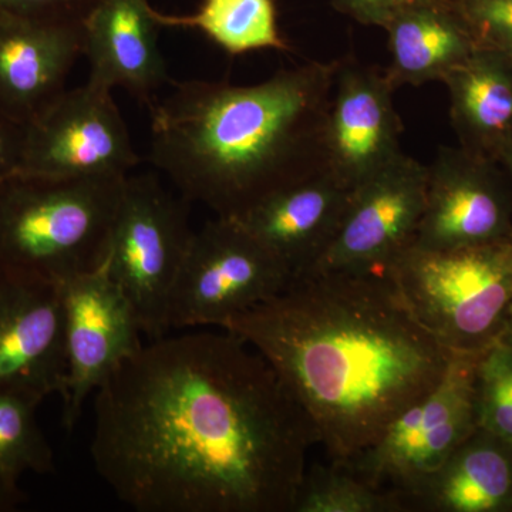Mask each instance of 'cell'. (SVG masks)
Wrapping results in <instances>:
<instances>
[{
    "instance_id": "cell-3",
    "label": "cell",
    "mask_w": 512,
    "mask_h": 512,
    "mask_svg": "<svg viewBox=\"0 0 512 512\" xmlns=\"http://www.w3.org/2000/svg\"><path fill=\"white\" fill-rule=\"evenodd\" d=\"M339 60L281 69L251 86L190 80L154 100L150 160L181 197L241 220L276 192L325 173Z\"/></svg>"
},
{
    "instance_id": "cell-17",
    "label": "cell",
    "mask_w": 512,
    "mask_h": 512,
    "mask_svg": "<svg viewBox=\"0 0 512 512\" xmlns=\"http://www.w3.org/2000/svg\"><path fill=\"white\" fill-rule=\"evenodd\" d=\"M349 188L319 173L276 192L241 220L298 279L328 251L350 198Z\"/></svg>"
},
{
    "instance_id": "cell-14",
    "label": "cell",
    "mask_w": 512,
    "mask_h": 512,
    "mask_svg": "<svg viewBox=\"0 0 512 512\" xmlns=\"http://www.w3.org/2000/svg\"><path fill=\"white\" fill-rule=\"evenodd\" d=\"M493 160L467 148H440L427 165L426 202L412 247H476L512 237L510 202Z\"/></svg>"
},
{
    "instance_id": "cell-26",
    "label": "cell",
    "mask_w": 512,
    "mask_h": 512,
    "mask_svg": "<svg viewBox=\"0 0 512 512\" xmlns=\"http://www.w3.org/2000/svg\"><path fill=\"white\" fill-rule=\"evenodd\" d=\"M451 0H330L333 8L363 26L386 29L403 10L421 5H444Z\"/></svg>"
},
{
    "instance_id": "cell-7",
    "label": "cell",
    "mask_w": 512,
    "mask_h": 512,
    "mask_svg": "<svg viewBox=\"0 0 512 512\" xmlns=\"http://www.w3.org/2000/svg\"><path fill=\"white\" fill-rule=\"evenodd\" d=\"M288 266L237 218L194 232L168 308V329L217 326L284 292Z\"/></svg>"
},
{
    "instance_id": "cell-23",
    "label": "cell",
    "mask_w": 512,
    "mask_h": 512,
    "mask_svg": "<svg viewBox=\"0 0 512 512\" xmlns=\"http://www.w3.org/2000/svg\"><path fill=\"white\" fill-rule=\"evenodd\" d=\"M400 498L330 463L306 470L292 512H404Z\"/></svg>"
},
{
    "instance_id": "cell-24",
    "label": "cell",
    "mask_w": 512,
    "mask_h": 512,
    "mask_svg": "<svg viewBox=\"0 0 512 512\" xmlns=\"http://www.w3.org/2000/svg\"><path fill=\"white\" fill-rule=\"evenodd\" d=\"M476 412L480 429L512 447V345L495 342L480 353Z\"/></svg>"
},
{
    "instance_id": "cell-29",
    "label": "cell",
    "mask_w": 512,
    "mask_h": 512,
    "mask_svg": "<svg viewBox=\"0 0 512 512\" xmlns=\"http://www.w3.org/2000/svg\"><path fill=\"white\" fill-rule=\"evenodd\" d=\"M493 161L494 163L503 165L505 173H507L508 178H510L512 185V134L501 144V147L498 148L497 153H495L493 157Z\"/></svg>"
},
{
    "instance_id": "cell-8",
    "label": "cell",
    "mask_w": 512,
    "mask_h": 512,
    "mask_svg": "<svg viewBox=\"0 0 512 512\" xmlns=\"http://www.w3.org/2000/svg\"><path fill=\"white\" fill-rule=\"evenodd\" d=\"M478 357L480 353H454L436 389L394 420L349 470L403 503L478 429Z\"/></svg>"
},
{
    "instance_id": "cell-9",
    "label": "cell",
    "mask_w": 512,
    "mask_h": 512,
    "mask_svg": "<svg viewBox=\"0 0 512 512\" xmlns=\"http://www.w3.org/2000/svg\"><path fill=\"white\" fill-rule=\"evenodd\" d=\"M113 90L87 82L66 90L26 128L19 173L46 177H128L137 156Z\"/></svg>"
},
{
    "instance_id": "cell-22",
    "label": "cell",
    "mask_w": 512,
    "mask_h": 512,
    "mask_svg": "<svg viewBox=\"0 0 512 512\" xmlns=\"http://www.w3.org/2000/svg\"><path fill=\"white\" fill-rule=\"evenodd\" d=\"M40 404L0 392V511L15 510L25 500L20 481L28 473L55 470V456L36 420Z\"/></svg>"
},
{
    "instance_id": "cell-16",
    "label": "cell",
    "mask_w": 512,
    "mask_h": 512,
    "mask_svg": "<svg viewBox=\"0 0 512 512\" xmlns=\"http://www.w3.org/2000/svg\"><path fill=\"white\" fill-rule=\"evenodd\" d=\"M160 28L148 0H97L83 19L87 82L126 89L150 106L170 82L158 45Z\"/></svg>"
},
{
    "instance_id": "cell-13",
    "label": "cell",
    "mask_w": 512,
    "mask_h": 512,
    "mask_svg": "<svg viewBox=\"0 0 512 512\" xmlns=\"http://www.w3.org/2000/svg\"><path fill=\"white\" fill-rule=\"evenodd\" d=\"M394 92L384 70L339 60L323 148L325 173L342 187L353 190L403 153Z\"/></svg>"
},
{
    "instance_id": "cell-6",
    "label": "cell",
    "mask_w": 512,
    "mask_h": 512,
    "mask_svg": "<svg viewBox=\"0 0 512 512\" xmlns=\"http://www.w3.org/2000/svg\"><path fill=\"white\" fill-rule=\"evenodd\" d=\"M188 204L154 175L127 177L106 265L151 340L170 330L171 293L194 237Z\"/></svg>"
},
{
    "instance_id": "cell-30",
    "label": "cell",
    "mask_w": 512,
    "mask_h": 512,
    "mask_svg": "<svg viewBox=\"0 0 512 512\" xmlns=\"http://www.w3.org/2000/svg\"><path fill=\"white\" fill-rule=\"evenodd\" d=\"M498 342L512 345V301L510 303V308H508L507 316H505L503 332H501V336L500 339H498Z\"/></svg>"
},
{
    "instance_id": "cell-21",
    "label": "cell",
    "mask_w": 512,
    "mask_h": 512,
    "mask_svg": "<svg viewBox=\"0 0 512 512\" xmlns=\"http://www.w3.org/2000/svg\"><path fill=\"white\" fill-rule=\"evenodd\" d=\"M156 19L161 28L198 30L231 56L291 50L279 30L275 0H202L192 15H164L156 10Z\"/></svg>"
},
{
    "instance_id": "cell-25",
    "label": "cell",
    "mask_w": 512,
    "mask_h": 512,
    "mask_svg": "<svg viewBox=\"0 0 512 512\" xmlns=\"http://www.w3.org/2000/svg\"><path fill=\"white\" fill-rule=\"evenodd\" d=\"M477 45L512 59V0H456Z\"/></svg>"
},
{
    "instance_id": "cell-18",
    "label": "cell",
    "mask_w": 512,
    "mask_h": 512,
    "mask_svg": "<svg viewBox=\"0 0 512 512\" xmlns=\"http://www.w3.org/2000/svg\"><path fill=\"white\" fill-rule=\"evenodd\" d=\"M403 504L406 511L512 510V447L478 427Z\"/></svg>"
},
{
    "instance_id": "cell-4",
    "label": "cell",
    "mask_w": 512,
    "mask_h": 512,
    "mask_svg": "<svg viewBox=\"0 0 512 512\" xmlns=\"http://www.w3.org/2000/svg\"><path fill=\"white\" fill-rule=\"evenodd\" d=\"M127 177L0 181V274L64 284L106 264Z\"/></svg>"
},
{
    "instance_id": "cell-11",
    "label": "cell",
    "mask_w": 512,
    "mask_h": 512,
    "mask_svg": "<svg viewBox=\"0 0 512 512\" xmlns=\"http://www.w3.org/2000/svg\"><path fill=\"white\" fill-rule=\"evenodd\" d=\"M67 377L64 429L73 430L90 394L143 348L140 322L107 265L62 284Z\"/></svg>"
},
{
    "instance_id": "cell-28",
    "label": "cell",
    "mask_w": 512,
    "mask_h": 512,
    "mask_svg": "<svg viewBox=\"0 0 512 512\" xmlns=\"http://www.w3.org/2000/svg\"><path fill=\"white\" fill-rule=\"evenodd\" d=\"M97 0H0V12L84 18Z\"/></svg>"
},
{
    "instance_id": "cell-2",
    "label": "cell",
    "mask_w": 512,
    "mask_h": 512,
    "mask_svg": "<svg viewBox=\"0 0 512 512\" xmlns=\"http://www.w3.org/2000/svg\"><path fill=\"white\" fill-rule=\"evenodd\" d=\"M222 330L264 357L345 467L436 389L454 356L384 271L301 276Z\"/></svg>"
},
{
    "instance_id": "cell-1",
    "label": "cell",
    "mask_w": 512,
    "mask_h": 512,
    "mask_svg": "<svg viewBox=\"0 0 512 512\" xmlns=\"http://www.w3.org/2000/svg\"><path fill=\"white\" fill-rule=\"evenodd\" d=\"M94 394L93 466L134 511H293L318 439L234 333L153 339Z\"/></svg>"
},
{
    "instance_id": "cell-5",
    "label": "cell",
    "mask_w": 512,
    "mask_h": 512,
    "mask_svg": "<svg viewBox=\"0 0 512 512\" xmlns=\"http://www.w3.org/2000/svg\"><path fill=\"white\" fill-rule=\"evenodd\" d=\"M382 271L450 352L481 353L500 339L512 301V237L448 251L410 245Z\"/></svg>"
},
{
    "instance_id": "cell-12",
    "label": "cell",
    "mask_w": 512,
    "mask_h": 512,
    "mask_svg": "<svg viewBox=\"0 0 512 512\" xmlns=\"http://www.w3.org/2000/svg\"><path fill=\"white\" fill-rule=\"evenodd\" d=\"M66 377L62 284L0 274V392L42 404Z\"/></svg>"
},
{
    "instance_id": "cell-10",
    "label": "cell",
    "mask_w": 512,
    "mask_h": 512,
    "mask_svg": "<svg viewBox=\"0 0 512 512\" xmlns=\"http://www.w3.org/2000/svg\"><path fill=\"white\" fill-rule=\"evenodd\" d=\"M426 183L427 165L402 153L353 188L332 244L306 275L386 268L413 244Z\"/></svg>"
},
{
    "instance_id": "cell-20",
    "label": "cell",
    "mask_w": 512,
    "mask_h": 512,
    "mask_svg": "<svg viewBox=\"0 0 512 512\" xmlns=\"http://www.w3.org/2000/svg\"><path fill=\"white\" fill-rule=\"evenodd\" d=\"M450 114L461 144L493 160L512 134V59L478 46L446 79Z\"/></svg>"
},
{
    "instance_id": "cell-19",
    "label": "cell",
    "mask_w": 512,
    "mask_h": 512,
    "mask_svg": "<svg viewBox=\"0 0 512 512\" xmlns=\"http://www.w3.org/2000/svg\"><path fill=\"white\" fill-rule=\"evenodd\" d=\"M384 30L390 53L384 73L396 90L443 82L478 47L456 0L403 10Z\"/></svg>"
},
{
    "instance_id": "cell-27",
    "label": "cell",
    "mask_w": 512,
    "mask_h": 512,
    "mask_svg": "<svg viewBox=\"0 0 512 512\" xmlns=\"http://www.w3.org/2000/svg\"><path fill=\"white\" fill-rule=\"evenodd\" d=\"M26 128L0 110V181L19 173L22 167Z\"/></svg>"
},
{
    "instance_id": "cell-15",
    "label": "cell",
    "mask_w": 512,
    "mask_h": 512,
    "mask_svg": "<svg viewBox=\"0 0 512 512\" xmlns=\"http://www.w3.org/2000/svg\"><path fill=\"white\" fill-rule=\"evenodd\" d=\"M83 19L0 12V110L28 127L66 92Z\"/></svg>"
}]
</instances>
